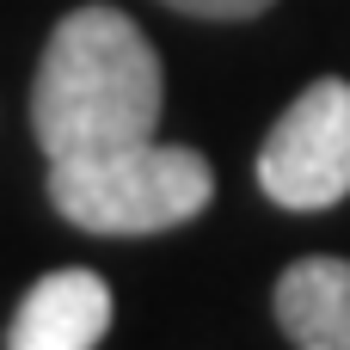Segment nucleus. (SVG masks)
I'll return each mask as SVG.
<instances>
[{"instance_id": "obj_1", "label": "nucleus", "mask_w": 350, "mask_h": 350, "mask_svg": "<svg viewBox=\"0 0 350 350\" xmlns=\"http://www.w3.org/2000/svg\"><path fill=\"white\" fill-rule=\"evenodd\" d=\"M160 55L129 12L80 6L49 31L31 86V129L49 160L148 142L160 129Z\"/></svg>"}, {"instance_id": "obj_2", "label": "nucleus", "mask_w": 350, "mask_h": 350, "mask_svg": "<svg viewBox=\"0 0 350 350\" xmlns=\"http://www.w3.org/2000/svg\"><path fill=\"white\" fill-rule=\"evenodd\" d=\"M209 197H215L209 160L197 148H172L154 135L49 160V203L62 221L86 234H166L203 215Z\"/></svg>"}, {"instance_id": "obj_3", "label": "nucleus", "mask_w": 350, "mask_h": 350, "mask_svg": "<svg viewBox=\"0 0 350 350\" xmlns=\"http://www.w3.org/2000/svg\"><path fill=\"white\" fill-rule=\"evenodd\" d=\"M258 185L283 209H332L350 197V80H314L265 135Z\"/></svg>"}, {"instance_id": "obj_4", "label": "nucleus", "mask_w": 350, "mask_h": 350, "mask_svg": "<svg viewBox=\"0 0 350 350\" xmlns=\"http://www.w3.org/2000/svg\"><path fill=\"white\" fill-rule=\"evenodd\" d=\"M111 332V289L98 271H49L18 301L6 345L12 350H92Z\"/></svg>"}, {"instance_id": "obj_5", "label": "nucleus", "mask_w": 350, "mask_h": 350, "mask_svg": "<svg viewBox=\"0 0 350 350\" xmlns=\"http://www.w3.org/2000/svg\"><path fill=\"white\" fill-rule=\"evenodd\" d=\"M277 326L301 350H350V258H295L277 277Z\"/></svg>"}, {"instance_id": "obj_6", "label": "nucleus", "mask_w": 350, "mask_h": 350, "mask_svg": "<svg viewBox=\"0 0 350 350\" xmlns=\"http://www.w3.org/2000/svg\"><path fill=\"white\" fill-rule=\"evenodd\" d=\"M166 6H178L191 18H258L271 0H166Z\"/></svg>"}]
</instances>
